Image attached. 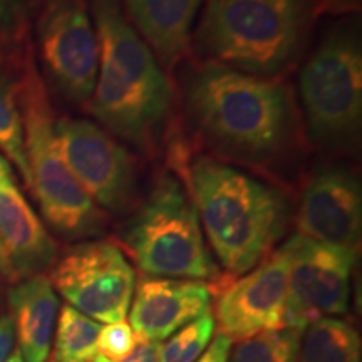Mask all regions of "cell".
<instances>
[{
    "label": "cell",
    "mask_w": 362,
    "mask_h": 362,
    "mask_svg": "<svg viewBox=\"0 0 362 362\" xmlns=\"http://www.w3.org/2000/svg\"><path fill=\"white\" fill-rule=\"evenodd\" d=\"M185 103L197 134L226 160L269 166L296 143L292 94L275 79L206 62L189 74Z\"/></svg>",
    "instance_id": "obj_1"
},
{
    "label": "cell",
    "mask_w": 362,
    "mask_h": 362,
    "mask_svg": "<svg viewBox=\"0 0 362 362\" xmlns=\"http://www.w3.org/2000/svg\"><path fill=\"white\" fill-rule=\"evenodd\" d=\"M99 40V71L89 111L110 134L149 151L173 107L163 66L126 19L121 0H89Z\"/></svg>",
    "instance_id": "obj_2"
},
{
    "label": "cell",
    "mask_w": 362,
    "mask_h": 362,
    "mask_svg": "<svg viewBox=\"0 0 362 362\" xmlns=\"http://www.w3.org/2000/svg\"><path fill=\"white\" fill-rule=\"evenodd\" d=\"M189 180L202 230L225 270L243 275L270 255L292 214L282 189L210 158L193 163Z\"/></svg>",
    "instance_id": "obj_3"
},
{
    "label": "cell",
    "mask_w": 362,
    "mask_h": 362,
    "mask_svg": "<svg viewBox=\"0 0 362 362\" xmlns=\"http://www.w3.org/2000/svg\"><path fill=\"white\" fill-rule=\"evenodd\" d=\"M315 0H206L197 44L215 64L274 79L300 56Z\"/></svg>",
    "instance_id": "obj_4"
},
{
    "label": "cell",
    "mask_w": 362,
    "mask_h": 362,
    "mask_svg": "<svg viewBox=\"0 0 362 362\" xmlns=\"http://www.w3.org/2000/svg\"><path fill=\"white\" fill-rule=\"evenodd\" d=\"M21 66L17 84L30 176L27 188L57 233L66 238L96 237L106 228L107 218L81 188L61 155L54 128L56 117L33 51L25 52Z\"/></svg>",
    "instance_id": "obj_5"
},
{
    "label": "cell",
    "mask_w": 362,
    "mask_h": 362,
    "mask_svg": "<svg viewBox=\"0 0 362 362\" xmlns=\"http://www.w3.org/2000/svg\"><path fill=\"white\" fill-rule=\"evenodd\" d=\"M121 238L138 269L149 277L203 282L218 275L193 198L171 175L158 181Z\"/></svg>",
    "instance_id": "obj_6"
},
{
    "label": "cell",
    "mask_w": 362,
    "mask_h": 362,
    "mask_svg": "<svg viewBox=\"0 0 362 362\" xmlns=\"http://www.w3.org/2000/svg\"><path fill=\"white\" fill-rule=\"evenodd\" d=\"M298 93L312 143L346 149L362 126V47L354 21L334 25L302 67Z\"/></svg>",
    "instance_id": "obj_7"
},
{
    "label": "cell",
    "mask_w": 362,
    "mask_h": 362,
    "mask_svg": "<svg viewBox=\"0 0 362 362\" xmlns=\"http://www.w3.org/2000/svg\"><path fill=\"white\" fill-rule=\"evenodd\" d=\"M35 45L44 78L59 98L89 106L99 71V40L84 0H42Z\"/></svg>",
    "instance_id": "obj_8"
},
{
    "label": "cell",
    "mask_w": 362,
    "mask_h": 362,
    "mask_svg": "<svg viewBox=\"0 0 362 362\" xmlns=\"http://www.w3.org/2000/svg\"><path fill=\"white\" fill-rule=\"evenodd\" d=\"M51 284L67 305L96 322L115 324L128 315L136 275L119 247L96 240L69 248L54 265Z\"/></svg>",
    "instance_id": "obj_9"
},
{
    "label": "cell",
    "mask_w": 362,
    "mask_h": 362,
    "mask_svg": "<svg viewBox=\"0 0 362 362\" xmlns=\"http://www.w3.org/2000/svg\"><path fill=\"white\" fill-rule=\"evenodd\" d=\"M288 260L285 327L304 330L324 317L342 315L351 296L357 252L292 235L282 245Z\"/></svg>",
    "instance_id": "obj_10"
},
{
    "label": "cell",
    "mask_w": 362,
    "mask_h": 362,
    "mask_svg": "<svg viewBox=\"0 0 362 362\" xmlns=\"http://www.w3.org/2000/svg\"><path fill=\"white\" fill-rule=\"evenodd\" d=\"M56 138L67 168L99 208L123 214L138 194V168L123 144L78 117L56 119Z\"/></svg>",
    "instance_id": "obj_11"
},
{
    "label": "cell",
    "mask_w": 362,
    "mask_h": 362,
    "mask_svg": "<svg viewBox=\"0 0 362 362\" xmlns=\"http://www.w3.org/2000/svg\"><path fill=\"white\" fill-rule=\"evenodd\" d=\"M297 233L339 248L359 250L362 230V187L344 165L315 168L302 189Z\"/></svg>",
    "instance_id": "obj_12"
},
{
    "label": "cell",
    "mask_w": 362,
    "mask_h": 362,
    "mask_svg": "<svg viewBox=\"0 0 362 362\" xmlns=\"http://www.w3.org/2000/svg\"><path fill=\"white\" fill-rule=\"evenodd\" d=\"M287 293L288 260L280 247L220 293L214 317L220 334L242 341L264 330L284 329Z\"/></svg>",
    "instance_id": "obj_13"
},
{
    "label": "cell",
    "mask_w": 362,
    "mask_h": 362,
    "mask_svg": "<svg viewBox=\"0 0 362 362\" xmlns=\"http://www.w3.org/2000/svg\"><path fill=\"white\" fill-rule=\"evenodd\" d=\"M56 257V242L8 170L0 180V277L12 284L37 277Z\"/></svg>",
    "instance_id": "obj_14"
},
{
    "label": "cell",
    "mask_w": 362,
    "mask_h": 362,
    "mask_svg": "<svg viewBox=\"0 0 362 362\" xmlns=\"http://www.w3.org/2000/svg\"><path fill=\"white\" fill-rule=\"evenodd\" d=\"M210 298L198 280L144 277L134 287L129 325L141 341L161 342L210 310Z\"/></svg>",
    "instance_id": "obj_15"
},
{
    "label": "cell",
    "mask_w": 362,
    "mask_h": 362,
    "mask_svg": "<svg viewBox=\"0 0 362 362\" xmlns=\"http://www.w3.org/2000/svg\"><path fill=\"white\" fill-rule=\"evenodd\" d=\"M205 0H121L126 19L158 62L173 66L188 51Z\"/></svg>",
    "instance_id": "obj_16"
},
{
    "label": "cell",
    "mask_w": 362,
    "mask_h": 362,
    "mask_svg": "<svg viewBox=\"0 0 362 362\" xmlns=\"http://www.w3.org/2000/svg\"><path fill=\"white\" fill-rule=\"evenodd\" d=\"M8 304L22 359L24 362H45L59 310V298L51 280L37 275L16 284L8 291Z\"/></svg>",
    "instance_id": "obj_17"
},
{
    "label": "cell",
    "mask_w": 362,
    "mask_h": 362,
    "mask_svg": "<svg viewBox=\"0 0 362 362\" xmlns=\"http://www.w3.org/2000/svg\"><path fill=\"white\" fill-rule=\"evenodd\" d=\"M297 362H361V337L352 324L324 317L302 330Z\"/></svg>",
    "instance_id": "obj_18"
},
{
    "label": "cell",
    "mask_w": 362,
    "mask_h": 362,
    "mask_svg": "<svg viewBox=\"0 0 362 362\" xmlns=\"http://www.w3.org/2000/svg\"><path fill=\"white\" fill-rule=\"evenodd\" d=\"M0 155L7 156L29 187V165L25 156L24 123L19 104V84L7 64L0 62Z\"/></svg>",
    "instance_id": "obj_19"
},
{
    "label": "cell",
    "mask_w": 362,
    "mask_h": 362,
    "mask_svg": "<svg viewBox=\"0 0 362 362\" xmlns=\"http://www.w3.org/2000/svg\"><path fill=\"white\" fill-rule=\"evenodd\" d=\"M101 324L64 305L59 315L56 346L51 362H93L98 356Z\"/></svg>",
    "instance_id": "obj_20"
},
{
    "label": "cell",
    "mask_w": 362,
    "mask_h": 362,
    "mask_svg": "<svg viewBox=\"0 0 362 362\" xmlns=\"http://www.w3.org/2000/svg\"><path fill=\"white\" fill-rule=\"evenodd\" d=\"M42 0H0V62L21 64L29 51L27 35Z\"/></svg>",
    "instance_id": "obj_21"
},
{
    "label": "cell",
    "mask_w": 362,
    "mask_h": 362,
    "mask_svg": "<svg viewBox=\"0 0 362 362\" xmlns=\"http://www.w3.org/2000/svg\"><path fill=\"white\" fill-rule=\"evenodd\" d=\"M302 330L284 327L242 339L228 362H297Z\"/></svg>",
    "instance_id": "obj_22"
},
{
    "label": "cell",
    "mask_w": 362,
    "mask_h": 362,
    "mask_svg": "<svg viewBox=\"0 0 362 362\" xmlns=\"http://www.w3.org/2000/svg\"><path fill=\"white\" fill-rule=\"evenodd\" d=\"M215 325L211 310L205 312L197 320L176 330L165 344H160L156 362H194L210 344Z\"/></svg>",
    "instance_id": "obj_23"
},
{
    "label": "cell",
    "mask_w": 362,
    "mask_h": 362,
    "mask_svg": "<svg viewBox=\"0 0 362 362\" xmlns=\"http://www.w3.org/2000/svg\"><path fill=\"white\" fill-rule=\"evenodd\" d=\"M139 339L131 325L124 320L115 324H107L101 329L98 337V354L111 361H119L129 356L136 349Z\"/></svg>",
    "instance_id": "obj_24"
},
{
    "label": "cell",
    "mask_w": 362,
    "mask_h": 362,
    "mask_svg": "<svg viewBox=\"0 0 362 362\" xmlns=\"http://www.w3.org/2000/svg\"><path fill=\"white\" fill-rule=\"evenodd\" d=\"M160 344L161 342H148V341H139L136 349L131 352L129 356L123 357L119 361H111L106 359L103 356H96L93 362H156L158 354H160Z\"/></svg>",
    "instance_id": "obj_25"
},
{
    "label": "cell",
    "mask_w": 362,
    "mask_h": 362,
    "mask_svg": "<svg viewBox=\"0 0 362 362\" xmlns=\"http://www.w3.org/2000/svg\"><path fill=\"white\" fill-rule=\"evenodd\" d=\"M233 341L230 337L218 334L214 342L203 351V354L194 362H228L230 352H232Z\"/></svg>",
    "instance_id": "obj_26"
},
{
    "label": "cell",
    "mask_w": 362,
    "mask_h": 362,
    "mask_svg": "<svg viewBox=\"0 0 362 362\" xmlns=\"http://www.w3.org/2000/svg\"><path fill=\"white\" fill-rule=\"evenodd\" d=\"M13 339H16V327L11 315L0 317V362H7L12 354Z\"/></svg>",
    "instance_id": "obj_27"
},
{
    "label": "cell",
    "mask_w": 362,
    "mask_h": 362,
    "mask_svg": "<svg viewBox=\"0 0 362 362\" xmlns=\"http://www.w3.org/2000/svg\"><path fill=\"white\" fill-rule=\"evenodd\" d=\"M317 11L329 13H351L361 8V0H315Z\"/></svg>",
    "instance_id": "obj_28"
},
{
    "label": "cell",
    "mask_w": 362,
    "mask_h": 362,
    "mask_svg": "<svg viewBox=\"0 0 362 362\" xmlns=\"http://www.w3.org/2000/svg\"><path fill=\"white\" fill-rule=\"evenodd\" d=\"M8 170H11V165H8L7 158H4L2 155H0V180H2V176L6 175Z\"/></svg>",
    "instance_id": "obj_29"
},
{
    "label": "cell",
    "mask_w": 362,
    "mask_h": 362,
    "mask_svg": "<svg viewBox=\"0 0 362 362\" xmlns=\"http://www.w3.org/2000/svg\"><path fill=\"white\" fill-rule=\"evenodd\" d=\"M7 362H24V359H22L21 352H19V351H16L11 357H8V361H7Z\"/></svg>",
    "instance_id": "obj_30"
}]
</instances>
